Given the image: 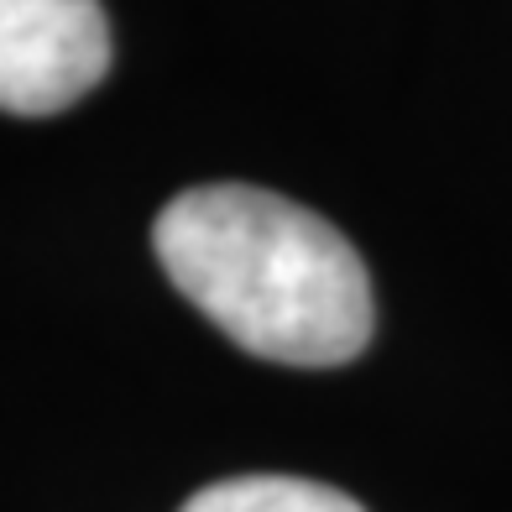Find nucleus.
I'll list each match as a JSON object with an SVG mask.
<instances>
[{"instance_id": "nucleus-3", "label": "nucleus", "mask_w": 512, "mask_h": 512, "mask_svg": "<svg viewBox=\"0 0 512 512\" xmlns=\"http://www.w3.org/2000/svg\"><path fill=\"white\" fill-rule=\"evenodd\" d=\"M178 512H366L356 497L304 476H230L194 492Z\"/></svg>"}, {"instance_id": "nucleus-2", "label": "nucleus", "mask_w": 512, "mask_h": 512, "mask_svg": "<svg viewBox=\"0 0 512 512\" xmlns=\"http://www.w3.org/2000/svg\"><path fill=\"white\" fill-rule=\"evenodd\" d=\"M110 68L100 0H0V110L58 115Z\"/></svg>"}, {"instance_id": "nucleus-1", "label": "nucleus", "mask_w": 512, "mask_h": 512, "mask_svg": "<svg viewBox=\"0 0 512 512\" xmlns=\"http://www.w3.org/2000/svg\"><path fill=\"white\" fill-rule=\"evenodd\" d=\"M152 246L168 283L251 356L340 366L366 351V262L304 204L251 183H204L157 215Z\"/></svg>"}]
</instances>
